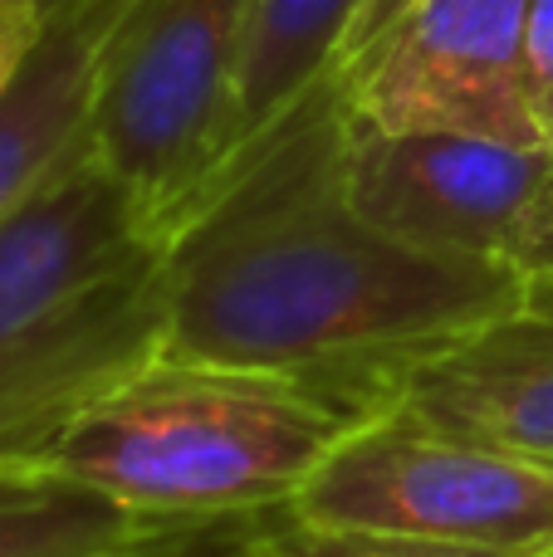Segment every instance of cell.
<instances>
[{
	"label": "cell",
	"mask_w": 553,
	"mask_h": 557,
	"mask_svg": "<svg viewBox=\"0 0 553 557\" xmlns=\"http://www.w3.org/2000/svg\"><path fill=\"white\" fill-rule=\"evenodd\" d=\"M260 513L241 519H201V523H167L127 548L98 553V557H250V529Z\"/></svg>",
	"instance_id": "13"
},
{
	"label": "cell",
	"mask_w": 553,
	"mask_h": 557,
	"mask_svg": "<svg viewBox=\"0 0 553 557\" xmlns=\"http://www.w3.org/2000/svg\"><path fill=\"white\" fill-rule=\"evenodd\" d=\"M250 15L255 0H123L98 45L88 137L162 250L231 157Z\"/></svg>",
	"instance_id": "4"
},
{
	"label": "cell",
	"mask_w": 553,
	"mask_h": 557,
	"mask_svg": "<svg viewBox=\"0 0 553 557\" xmlns=\"http://www.w3.org/2000/svg\"><path fill=\"white\" fill-rule=\"evenodd\" d=\"M39 10H45V20H54V15H64V10H74V5H84V0H35Z\"/></svg>",
	"instance_id": "16"
},
{
	"label": "cell",
	"mask_w": 553,
	"mask_h": 557,
	"mask_svg": "<svg viewBox=\"0 0 553 557\" xmlns=\"http://www.w3.org/2000/svg\"><path fill=\"white\" fill-rule=\"evenodd\" d=\"M353 127L333 64L216 176L162 250V357L284 376L372 421L421 362L529 304V274L362 221Z\"/></svg>",
	"instance_id": "1"
},
{
	"label": "cell",
	"mask_w": 553,
	"mask_h": 557,
	"mask_svg": "<svg viewBox=\"0 0 553 557\" xmlns=\"http://www.w3.org/2000/svg\"><path fill=\"white\" fill-rule=\"evenodd\" d=\"M353 425L348 411L284 376L152 357L35 465L152 523L241 519L284 509Z\"/></svg>",
	"instance_id": "3"
},
{
	"label": "cell",
	"mask_w": 553,
	"mask_h": 557,
	"mask_svg": "<svg viewBox=\"0 0 553 557\" xmlns=\"http://www.w3.org/2000/svg\"><path fill=\"white\" fill-rule=\"evenodd\" d=\"M368 10L372 0H255L241 78H235V127L225 166L339 64L343 45Z\"/></svg>",
	"instance_id": "10"
},
{
	"label": "cell",
	"mask_w": 553,
	"mask_h": 557,
	"mask_svg": "<svg viewBox=\"0 0 553 557\" xmlns=\"http://www.w3.org/2000/svg\"><path fill=\"white\" fill-rule=\"evenodd\" d=\"M157 529L49 465H0V557H98Z\"/></svg>",
	"instance_id": "11"
},
{
	"label": "cell",
	"mask_w": 553,
	"mask_h": 557,
	"mask_svg": "<svg viewBox=\"0 0 553 557\" xmlns=\"http://www.w3.org/2000/svg\"><path fill=\"white\" fill-rule=\"evenodd\" d=\"M39 35H45V10L35 0H0V94L20 74Z\"/></svg>",
	"instance_id": "15"
},
{
	"label": "cell",
	"mask_w": 553,
	"mask_h": 557,
	"mask_svg": "<svg viewBox=\"0 0 553 557\" xmlns=\"http://www.w3.org/2000/svg\"><path fill=\"white\" fill-rule=\"evenodd\" d=\"M388 411L553 465V274L529 278L519 313L421 362Z\"/></svg>",
	"instance_id": "8"
},
{
	"label": "cell",
	"mask_w": 553,
	"mask_h": 557,
	"mask_svg": "<svg viewBox=\"0 0 553 557\" xmlns=\"http://www.w3.org/2000/svg\"><path fill=\"white\" fill-rule=\"evenodd\" d=\"M162 357V240L94 137L0 221V465H35Z\"/></svg>",
	"instance_id": "2"
},
{
	"label": "cell",
	"mask_w": 553,
	"mask_h": 557,
	"mask_svg": "<svg viewBox=\"0 0 553 557\" xmlns=\"http://www.w3.org/2000/svg\"><path fill=\"white\" fill-rule=\"evenodd\" d=\"M529 98H534V117L553 143V0H529Z\"/></svg>",
	"instance_id": "14"
},
{
	"label": "cell",
	"mask_w": 553,
	"mask_h": 557,
	"mask_svg": "<svg viewBox=\"0 0 553 557\" xmlns=\"http://www.w3.org/2000/svg\"><path fill=\"white\" fill-rule=\"evenodd\" d=\"M348 196L362 221L411 250L553 274V143L353 127Z\"/></svg>",
	"instance_id": "7"
},
{
	"label": "cell",
	"mask_w": 553,
	"mask_h": 557,
	"mask_svg": "<svg viewBox=\"0 0 553 557\" xmlns=\"http://www.w3.org/2000/svg\"><path fill=\"white\" fill-rule=\"evenodd\" d=\"M250 557H553V548H470V543H437L388 529H353V523H309L290 509H270L250 529Z\"/></svg>",
	"instance_id": "12"
},
{
	"label": "cell",
	"mask_w": 553,
	"mask_h": 557,
	"mask_svg": "<svg viewBox=\"0 0 553 557\" xmlns=\"http://www.w3.org/2000/svg\"><path fill=\"white\" fill-rule=\"evenodd\" d=\"M284 509L309 523L549 553L553 465L388 411L353 425Z\"/></svg>",
	"instance_id": "5"
},
{
	"label": "cell",
	"mask_w": 553,
	"mask_h": 557,
	"mask_svg": "<svg viewBox=\"0 0 553 557\" xmlns=\"http://www.w3.org/2000/svg\"><path fill=\"white\" fill-rule=\"evenodd\" d=\"M525 35L529 0H372L339 54L353 123L549 147Z\"/></svg>",
	"instance_id": "6"
},
{
	"label": "cell",
	"mask_w": 553,
	"mask_h": 557,
	"mask_svg": "<svg viewBox=\"0 0 553 557\" xmlns=\"http://www.w3.org/2000/svg\"><path fill=\"white\" fill-rule=\"evenodd\" d=\"M123 0H84L45 20V35L0 94V221L25 206L88 137L98 45Z\"/></svg>",
	"instance_id": "9"
}]
</instances>
